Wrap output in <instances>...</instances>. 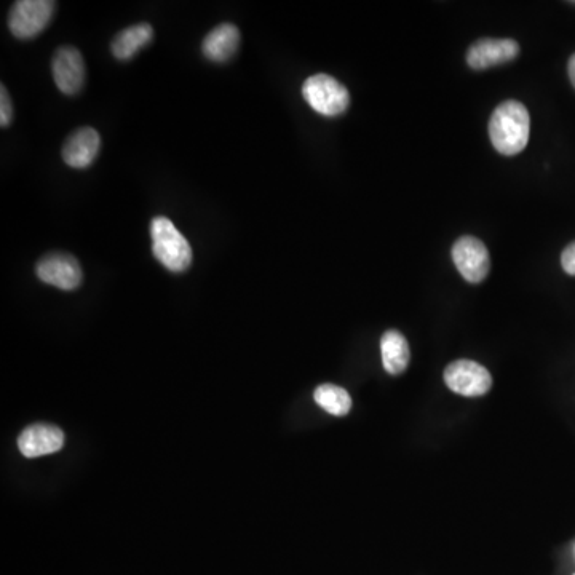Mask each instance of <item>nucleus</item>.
<instances>
[{
	"mask_svg": "<svg viewBox=\"0 0 575 575\" xmlns=\"http://www.w3.org/2000/svg\"><path fill=\"white\" fill-rule=\"evenodd\" d=\"M531 117L520 101L510 100L497 106L489 120V138L500 154L516 155L528 146Z\"/></svg>",
	"mask_w": 575,
	"mask_h": 575,
	"instance_id": "nucleus-1",
	"label": "nucleus"
},
{
	"mask_svg": "<svg viewBox=\"0 0 575 575\" xmlns=\"http://www.w3.org/2000/svg\"><path fill=\"white\" fill-rule=\"evenodd\" d=\"M152 253L165 269L175 274L186 272L192 264L191 243L165 216L152 219Z\"/></svg>",
	"mask_w": 575,
	"mask_h": 575,
	"instance_id": "nucleus-2",
	"label": "nucleus"
},
{
	"mask_svg": "<svg viewBox=\"0 0 575 575\" xmlns=\"http://www.w3.org/2000/svg\"><path fill=\"white\" fill-rule=\"evenodd\" d=\"M302 96L310 108L326 117L344 114L350 106L349 90L328 74H315L302 85Z\"/></svg>",
	"mask_w": 575,
	"mask_h": 575,
	"instance_id": "nucleus-3",
	"label": "nucleus"
},
{
	"mask_svg": "<svg viewBox=\"0 0 575 575\" xmlns=\"http://www.w3.org/2000/svg\"><path fill=\"white\" fill-rule=\"evenodd\" d=\"M55 8L52 0H20L10 10L8 28L16 39L37 37L52 21Z\"/></svg>",
	"mask_w": 575,
	"mask_h": 575,
	"instance_id": "nucleus-4",
	"label": "nucleus"
},
{
	"mask_svg": "<svg viewBox=\"0 0 575 575\" xmlns=\"http://www.w3.org/2000/svg\"><path fill=\"white\" fill-rule=\"evenodd\" d=\"M445 382L454 393L464 397H481L491 390L488 369L472 360H457L446 368Z\"/></svg>",
	"mask_w": 575,
	"mask_h": 575,
	"instance_id": "nucleus-5",
	"label": "nucleus"
},
{
	"mask_svg": "<svg viewBox=\"0 0 575 575\" xmlns=\"http://www.w3.org/2000/svg\"><path fill=\"white\" fill-rule=\"evenodd\" d=\"M37 277L64 291L77 290L84 280L79 261L68 253H50L37 262Z\"/></svg>",
	"mask_w": 575,
	"mask_h": 575,
	"instance_id": "nucleus-6",
	"label": "nucleus"
},
{
	"mask_svg": "<svg viewBox=\"0 0 575 575\" xmlns=\"http://www.w3.org/2000/svg\"><path fill=\"white\" fill-rule=\"evenodd\" d=\"M453 259L460 275L470 283H481L491 269L489 251L481 240L472 235L460 237L453 246Z\"/></svg>",
	"mask_w": 575,
	"mask_h": 575,
	"instance_id": "nucleus-7",
	"label": "nucleus"
},
{
	"mask_svg": "<svg viewBox=\"0 0 575 575\" xmlns=\"http://www.w3.org/2000/svg\"><path fill=\"white\" fill-rule=\"evenodd\" d=\"M53 79L61 93L68 96L79 95L85 84V61L76 47L64 45L53 56Z\"/></svg>",
	"mask_w": 575,
	"mask_h": 575,
	"instance_id": "nucleus-8",
	"label": "nucleus"
},
{
	"mask_svg": "<svg viewBox=\"0 0 575 575\" xmlns=\"http://www.w3.org/2000/svg\"><path fill=\"white\" fill-rule=\"evenodd\" d=\"M520 55V45L512 39H481L467 53L468 66L476 71L499 66L515 60Z\"/></svg>",
	"mask_w": 575,
	"mask_h": 575,
	"instance_id": "nucleus-9",
	"label": "nucleus"
},
{
	"mask_svg": "<svg viewBox=\"0 0 575 575\" xmlns=\"http://www.w3.org/2000/svg\"><path fill=\"white\" fill-rule=\"evenodd\" d=\"M101 138L98 131L85 127L74 131L63 146V159L66 165L76 170H84L95 162L100 154Z\"/></svg>",
	"mask_w": 575,
	"mask_h": 575,
	"instance_id": "nucleus-10",
	"label": "nucleus"
},
{
	"mask_svg": "<svg viewBox=\"0 0 575 575\" xmlns=\"http://www.w3.org/2000/svg\"><path fill=\"white\" fill-rule=\"evenodd\" d=\"M64 445V433L55 425L36 424L24 429L18 438V448L24 457H40L60 451Z\"/></svg>",
	"mask_w": 575,
	"mask_h": 575,
	"instance_id": "nucleus-11",
	"label": "nucleus"
},
{
	"mask_svg": "<svg viewBox=\"0 0 575 575\" xmlns=\"http://www.w3.org/2000/svg\"><path fill=\"white\" fill-rule=\"evenodd\" d=\"M240 45V31L232 23L219 24L203 39L202 53L213 63H226L232 60Z\"/></svg>",
	"mask_w": 575,
	"mask_h": 575,
	"instance_id": "nucleus-12",
	"label": "nucleus"
},
{
	"mask_svg": "<svg viewBox=\"0 0 575 575\" xmlns=\"http://www.w3.org/2000/svg\"><path fill=\"white\" fill-rule=\"evenodd\" d=\"M154 39V29L151 24L139 23L123 29L114 37L111 44L112 55L119 61L135 58L144 47Z\"/></svg>",
	"mask_w": 575,
	"mask_h": 575,
	"instance_id": "nucleus-13",
	"label": "nucleus"
},
{
	"mask_svg": "<svg viewBox=\"0 0 575 575\" xmlns=\"http://www.w3.org/2000/svg\"><path fill=\"white\" fill-rule=\"evenodd\" d=\"M381 352L382 363H384L387 373L392 374V376L405 373L411 352H409L408 341L400 331L390 330L382 336Z\"/></svg>",
	"mask_w": 575,
	"mask_h": 575,
	"instance_id": "nucleus-14",
	"label": "nucleus"
},
{
	"mask_svg": "<svg viewBox=\"0 0 575 575\" xmlns=\"http://www.w3.org/2000/svg\"><path fill=\"white\" fill-rule=\"evenodd\" d=\"M315 401L320 408L325 409L326 413L333 414V416H345L349 414L352 408V398L349 392L333 384H323L315 390Z\"/></svg>",
	"mask_w": 575,
	"mask_h": 575,
	"instance_id": "nucleus-15",
	"label": "nucleus"
},
{
	"mask_svg": "<svg viewBox=\"0 0 575 575\" xmlns=\"http://www.w3.org/2000/svg\"><path fill=\"white\" fill-rule=\"evenodd\" d=\"M13 119V106L5 85L0 87V125L8 127Z\"/></svg>",
	"mask_w": 575,
	"mask_h": 575,
	"instance_id": "nucleus-16",
	"label": "nucleus"
},
{
	"mask_svg": "<svg viewBox=\"0 0 575 575\" xmlns=\"http://www.w3.org/2000/svg\"><path fill=\"white\" fill-rule=\"evenodd\" d=\"M561 266L564 272L575 277V242L566 246V250L561 254Z\"/></svg>",
	"mask_w": 575,
	"mask_h": 575,
	"instance_id": "nucleus-17",
	"label": "nucleus"
},
{
	"mask_svg": "<svg viewBox=\"0 0 575 575\" xmlns=\"http://www.w3.org/2000/svg\"><path fill=\"white\" fill-rule=\"evenodd\" d=\"M569 79H571V84L574 85L575 88V55L571 56V60H569Z\"/></svg>",
	"mask_w": 575,
	"mask_h": 575,
	"instance_id": "nucleus-18",
	"label": "nucleus"
}]
</instances>
